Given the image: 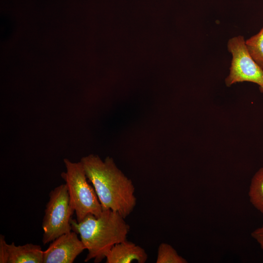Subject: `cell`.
<instances>
[{"mask_svg": "<svg viewBox=\"0 0 263 263\" xmlns=\"http://www.w3.org/2000/svg\"><path fill=\"white\" fill-rule=\"evenodd\" d=\"M49 196L42 223L43 244L72 230L71 220L75 212L65 184L56 187L50 191Z\"/></svg>", "mask_w": 263, "mask_h": 263, "instance_id": "cell-4", "label": "cell"}, {"mask_svg": "<svg viewBox=\"0 0 263 263\" xmlns=\"http://www.w3.org/2000/svg\"><path fill=\"white\" fill-rule=\"evenodd\" d=\"M85 249L77 233L72 230L51 242L43 251V263H73Z\"/></svg>", "mask_w": 263, "mask_h": 263, "instance_id": "cell-6", "label": "cell"}, {"mask_svg": "<svg viewBox=\"0 0 263 263\" xmlns=\"http://www.w3.org/2000/svg\"><path fill=\"white\" fill-rule=\"evenodd\" d=\"M106 263H145L148 255L144 248L126 240L114 244L106 256Z\"/></svg>", "mask_w": 263, "mask_h": 263, "instance_id": "cell-8", "label": "cell"}, {"mask_svg": "<svg viewBox=\"0 0 263 263\" xmlns=\"http://www.w3.org/2000/svg\"><path fill=\"white\" fill-rule=\"evenodd\" d=\"M125 219L111 209L103 210L98 217L89 214L80 222L71 219L72 231L79 234L88 250L85 262H101L114 244L127 240L130 226Z\"/></svg>", "mask_w": 263, "mask_h": 263, "instance_id": "cell-2", "label": "cell"}, {"mask_svg": "<svg viewBox=\"0 0 263 263\" xmlns=\"http://www.w3.org/2000/svg\"><path fill=\"white\" fill-rule=\"evenodd\" d=\"M156 263H187V261L180 256L170 244L162 243L158 246Z\"/></svg>", "mask_w": 263, "mask_h": 263, "instance_id": "cell-11", "label": "cell"}, {"mask_svg": "<svg viewBox=\"0 0 263 263\" xmlns=\"http://www.w3.org/2000/svg\"><path fill=\"white\" fill-rule=\"evenodd\" d=\"M80 162L103 210L111 209L124 218L128 216L136 205L132 181L118 169L109 157L103 161L98 156L90 154L82 157Z\"/></svg>", "mask_w": 263, "mask_h": 263, "instance_id": "cell-1", "label": "cell"}, {"mask_svg": "<svg viewBox=\"0 0 263 263\" xmlns=\"http://www.w3.org/2000/svg\"><path fill=\"white\" fill-rule=\"evenodd\" d=\"M251 236L259 244L263 250V225L255 229L251 233Z\"/></svg>", "mask_w": 263, "mask_h": 263, "instance_id": "cell-12", "label": "cell"}, {"mask_svg": "<svg viewBox=\"0 0 263 263\" xmlns=\"http://www.w3.org/2000/svg\"><path fill=\"white\" fill-rule=\"evenodd\" d=\"M43 255L39 245L8 244L4 236L0 234V263H43Z\"/></svg>", "mask_w": 263, "mask_h": 263, "instance_id": "cell-7", "label": "cell"}, {"mask_svg": "<svg viewBox=\"0 0 263 263\" xmlns=\"http://www.w3.org/2000/svg\"><path fill=\"white\" fill-rule=\"evenodd\" d=\"M247 50L256 62L263 69V27L245 41Z\"/></svg>", "mask_w": 263, "mask_h": 263, "instance_id": "cell-10", "label": "cell"}, {"mask_svg": "<svg viewBox=\"0 0 263 263\" xmlns=\"http://www.w3.org/2000/svg\"><path fill=\"white\" fill-rule=\"evenodd\" d=\"M248 196L251 204L263 214V167L251 179Z\"/></svg>", "mask_w": 263, "mask_h": 263, "instance_id": "cell-9", "label": "cell"}, {"mask_svg": "<svg viewBox=\"0 0 263 263\" xmlns=\"http://www.w3.org/2000/svg\"><path fill=\"white\" fill-rule=\"evenodd\" d=\"M227 49L232 58L229 74L225 79L226 86L238 82H250L259 86L263 93V69L250 55L244 38L238 36L231 38L227 43Z\"/></svg>", "mask_w": 263, "mask_h": 263, "instance_id": "cell-5", "label": "cell"}, {"mask_svg": "<svg viewBox=\"0 0 263 263\" xmlns=\"http://www.w3.org/2000/svg\"><path fill=\"white\" fill-rule=\"evenodd\" d=\"M63 161L66 171L61 173V177L66 185L76 220L80 222L89 214L99 216L103 209L93 186L88 181L82 163L66 158Z\"/></svg>", "mask_w": 263, "mask_h": 263, "instance_id": "cell-3", "label": "cell"}]
</instances>
